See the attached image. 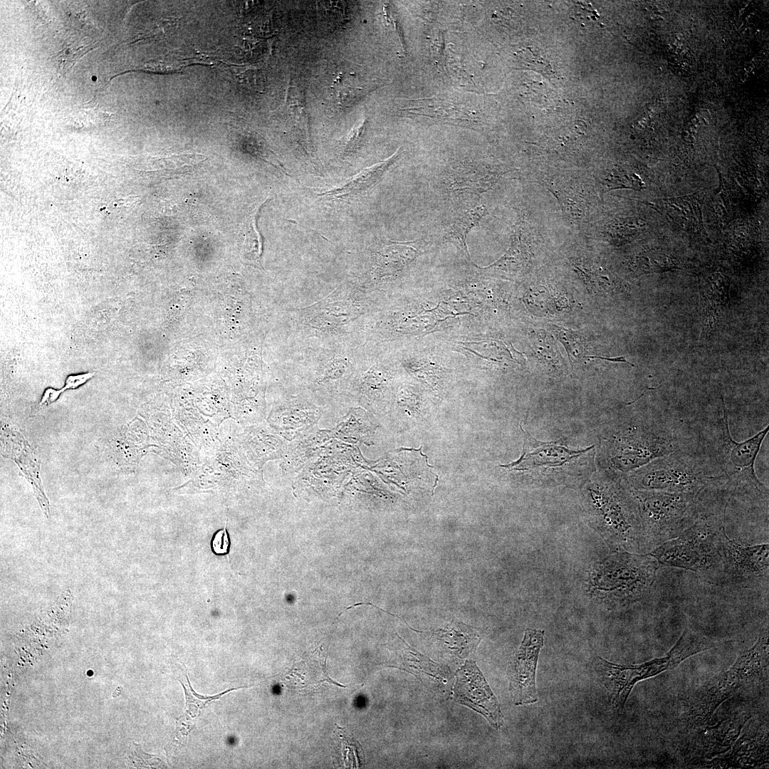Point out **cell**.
Here are the masks:
<instances>
[{
	"label": "cell",
	"mask_w": 769,
	"mask_h": 769,
	"mask_svg": "<svg viewBox=\"0 0 769 769\" xmlns=\"http://www.w3.org/2000/svg\"><path fill=\"white\" fill-rule=\"evenodd\" d=\"M595 453V446L572 449L560 441H538L524 431L521 456L502 466L526 474L538 482L577 487L594 471Z\"/></svg>",
	"instance_id": "cell-7"
},
{
	"label": "cell",
	"mask_w": 769,
	"mask_h": 769,
	"mask_svg": "<svg viewBox=\"0 0 769 769\" xmlns=\"http://www.w3.org/2000/svg\"><path fill=\"white\" fill-rule=\"evenodd\" d=\"M405 111L409 114L426 116L439 122L455 125L474 127L476 122L474 117L467 112L439 100H422L415 102L413 106Z\"/></svg>",
	"instance_id": "cell-22"
},
{
	"label": "cell",
	"mask_w": 769,
	"mask_h": 769,
	"mask_svg": "<svg viewBox=\"0 0 769 769\" xmlns=\"http://www.w3.org/2000/svg\"><path fill=\"white\" fill-rule=\"evenodd\" d=\"M717 642L686 624L681 637L663 657L641 664H617L595 656L592 661L596 674L605 686L610 701L619 713L634 685L642 680L673 669L685 659L716 646Z\"/></svg>",
	"instance_id": "cell-4"
},
{
	"label": "cell",
	"mask_w": 769,
	"mask_h": 769,
	"mask_svg": "<svg viewBox=\"0 0 769 769\" xmlns=\"http://www.w3.org/2000/svg\"><path fill=\"white\" fill-rule=\"evenodd\" d=\"M372 308L368 291L355 282H344L319 301L291 313L295 343L360 338L364 318Z\"/></svg>",
	"instance_id": "cell-3"
},
{
	"label": "cell",
	"mask_w": 769,
	"mask_h": 769,
	"mask_svg": "<svg viewBox=\"0 0 769 769\" xmlns=\"http://www.w3.org/2000/svg\"><path fill=\"white\" fill-rule=\"evenodd\" d=\"M768 630H763L755 644L744 651L733 665L699 689L689 699L686 716L695 724L708 721L716 708L743 684L760 676L768 664Z\"/></svg>",
	"instance_id": "cell-11"
},
{
	"label": "cell",
	"mask_w": 769,
	"mask_h": 769,
	"mask_svg": "<svg viewBox=\"0 0 769 769\" xmlns=\"http://www.w3.org/2000/svg\"><path fill=\"white\" fill-rule=\"evenodd\" d=\"M724 571L721 582L749 587L764 580L769 572V545H745L731 540L726 530L722 534Z\"/></svg>",
	"instance_id": "cell-14"
},
{
	"label": "cell",
	"mask_w": 769,
	"mask_h": 769,
	"mask_svg": "<svg viewBox=\"0 0 769 769\" xmlns=\"http://www.w3.org/2000/svg\"><path fill=\"white\" fill-rule=\"evenodd\" d=\"M61 393H63L61 389H56L51 387H48L44 391L39 404L41 406H43L55 402Z\"/></svg>",
	"instance_id": "cell-29"
},
{
	"label": "cell",
	"mask_w": 769,
	"mask_h": 769,
	"mask_svg": "<svg viewBox=\"0 0 769 769\" xmlns=\"http://www.w3.org/2000/svg\"><path fill=\"white\" fill-rule=\"evenodd\" d=\"M455 700L483 715L496 730L503 726L500 704L480 669L473 661H466L456 673Z\"/></svg>",
	"instance_id": "cell-15"
},
{
	"label": "cell",
	"mask_w": 769,
	"mask_h": 769,
	"mask_svg": "<svg viewBox=\"0 0 769 769\" xmlns=\"http://www.w3.org/2000/svg\"><path fill=\"white\" fill-rule=\"evenodd\" d=\"M595 508L610 545L647 552L638 502L625 475L604 472L595 483Z\"/></svg>",
	"instance_id": "cell-6"
},
{
	"label": "cell",
	"mask_w": 769,
	"mask_h": 769,
	"mask_svg": "<svg viewBox=\"0 0 769 769\" xmlns=\"http://www.w3.org/2000/svg\"><path fill=\"white\" fill-rule=\"evenodd\" d=\"M473 195L463 194L464 198H459L451 206L441 223L443 240L454 244L468 260L470 256L466 245L467 235L488 214L485 205L479 204Z\"/></svg>",
	"instance_id": "cell-16"
},
{
	"label": "cell",
	"mask_w": 769,
	"mask_h": 769,
	"mask_svg": "<svg viewBox=\"0 0 769 769\" xmlns=\"http://www.w3.org/2000/svg\"><path fill=\"white\" fill-rule=\"evenodd\" d=\"M295 344L297 390L308 393L320 407L347 402L362 362V340L349 336Z\"/></svg>",
	"instance_id": "cell-1"
},
{
	"label": "cell",
	"mask_w": 769,
	"mask_h": 769,
	"mask_svg": "<svg viewBox=\"0 0 769 769\" xmlns=\"http://www.w3.org/2000/svg\"><path fill=\"white\" fill-rule=\"evenodd\" d=\"M768 429L767 426L746 440L735 441L729 429L728 414L723 404V414L713 441V456L710 458L722 475L732 496L768 501V489L756 475L755 461Z\"/></svg>",
	"instance_id": "cell-9"
},
{
	"label": "cell",
	"mask_w": 769,
	"mask_h": 769,
	"mask_svg": "<svg viewBox=\"0 0 769 769\" xmlns=\"http://www.w3.org/2000/svg\"><path fill=\"white\" fill-rule=\"evenodd\" d=\"M544 637L543 629H527L520 645L509 661L507 670L509 691L516 706L538 701L535 675Z\"/></svg>",
	"instance_id": "cell-13"
},
{
	"label": "cell",
	"mask_w": 769,
	"mask_h": 769,
	"mask_svg": "<svg viewBox=\"0 0 769 769\" xmlns=\"http://www.w3.org/2000/svg\"><path fill=\"white\" fill-rule=\"evenodd\" d=\"M85 49L86 48H84L83 46H80L77 48L69 47L63 49L59 53L58 64L61 72L66 73L70 69L76 61V59L82 56Z\"/></svg>",
	"instance_id": "cell-26"
},
{
	"label": "cell",
	"mask_w": 769,
	"mask_h": 769,
	"mask_svg": "<svg viewBox=\"0 0 769 769\" xmlns=\"http://www.w3.org/2000/svg\"><path fill=\"white\" fill-rule=\"evenodd\" d=\"M336 733L335 736L339 738V741L342 743L339 752L341 755L340 757L344 761L343 764L347 767V765H352V755H355L359 760L361 765L365 763V757L360 755L357 753L364 754L363 750L359 743V742L353 737L352 735L349 734L345 728H341L337 726ZM348 767V766H347Z\"/></svg>",
	"instance_id": "cell-24"
},
{
	"label": "cell",
	"mask_w": 769,
	"mask_h": 769,
	"mask_svg": "<svg viewBox=\"0 0 769 769\" xmlns=\"http://www.w3.org/2000/svg\"><path fill=\"white\" fill-rule=\"evenodd\" d=\"M367 124L366 119L356 124L342 140L341 150L344 155H352L360 149L363 142Z\"/></svg>",
	"instance_id": "cell-25"
},
{
	"label": "cell",
	"mask_w": 769,
	"mask_h": 769,
	"mask_svg": "<svg viewBox=\"0 0 769 769\" xmlns=\"http://www.w3.org/2000/svg\"><path fill=\"white\" fill-rule=\"evenodd\" d=\"M731 497L724 489L707 493L696 521L649 554L660 565L694 571L721 582L724 571L721 538Z\"/></svg>",
	"instance_id": "cell-2"
},
{
	"label": "cell",
	"mask_w": 769,
	"mask_h": 769,
	"mask_svg": "<svg viewBox=\"0 0 769 769\" xmlns=\"http://www.w3.org/2000/svg\"><path fill=\"white\" fill-rule=\"evenodd\" d=\"M525 260L520 234L516 231L512 238L511 244L497 262L486 268H481L490 273L515 274L520 271Z\"/></svg>",
	"instance_id": "cell-23"
},
{
	"label": "cell",
	"mask_w": 769,
	"mask_h": 769,
	"mask_svg": "<svg viewBox=\"0 0 769 769\" xmlns=\"http://www.w3.org/2000/svg\"><path fill=\"white\" fill-rule=\"evenodd\" d=\"M503 173L474 161L464 162L449 169L443 177V184L449 192L476 194L491 189Z\"/></svg>",
	"instance_id": "cell-17"
},
{
	"label": "cell",
	"mask_w": 769,
	"mask_h": 769,
	"mask_svg": "<svg viewBox=\"0 0 769 769\" xmlns=\"http://www.w3.org/2000/svg\"><path fill=\"white\" fill-rule=\"evenodd\" d=\"M625 476L635 491L699 494L708 487L726 485L710 456L684 449L656 459Z\"/></svg>",
	"instance_id": "cell-5"
},
{
	"label": "cell",
	"mask_w": 769,
	"mask_h": 769,
	"mask_svg": "<svg viewBox=\"0 0 769 769\" xmlns=\"http://www.w3.org/2000/svg\"><path fill=\"white\" fill-rule=\"evenodd\" d=\"M633 491L649 552L690 527L697 519L704 498L703 491L699 494Z\"/></svg>",
	"instance_id": "cell-10"
},
{
	"label": "cell",
	"mask_w": 769,
	"mask_h": 769,
	"mask_svg": "<svg viewBox=\"0 0 769 769\" xmlns=\"http://www.w3.org/2000/svg\"><path fill=\"white\" fill-rule=\"evenodd\" d=\"M10 426L4 429V454L12 459L31 484L34 495L46 518H49V502L39 476V465L26 440Z\"/></svg>",
	"instance_id": "cell-18"
},
{
	"label": "cell",
	"mask_w": 769,
	"mask_h": 769,
	"mask_svg": "<svg viewBox=\"0 0 769 769\" xmlns=\"http://www.w3.org/2000/svg\"><path fill=\"white\" fill-rule=\"evenodd\" d=\"M230 540L226 529H221L214 533L211 541V547L216 555H225L229 553Z\"/></svg>",
	"instance_id": "cell-27"
},
{
	"label": "cell",
	"mask_w": 769,
	"mask_h": 769,
	"mask_svg": "<svg viewBox=\"0 0 769 769\" xmlns=\"http://www.w3.org/2000/svg\"><path fill=\"white\" fill-rule=\"evenodd\" d=\"M402 151L399 149L389 158L362 169L342 184L319 194L318 196L326 200H347L363 194L380 181L384 174L400 157Z\"/></svg>",
	"instance_id": "cell-19"
},
{
	"label": "cell",
	"mask_w": 769,
	"mask_h": 769,
	"mask_svg": "<svg viewBox=\"0 0 769 769\" xmlns=\"http://www.w3.org/2000/svg\"><path fill=\"white\" fill-rule=\"evenodd\" d=\"M659 567L649 553L612 558L605 568L607 605L617 608L643 597L652 588Z\"/></svg>",
	"instance_id": "cell-12"
},
{
	"label": "cell",
	"mask_w": 769,
	"mask_h": 769,
	"mask_svg": "<svg viewBox=\"0 0 769 769\" xmlns=\"http://www.w3.org/2000/svg\"><path fill=\"white\" fill-rule=\"evenodd\" d=\"M611 470L624 473L682 449L681 439L663 421L652 417L619 425L607 441Z\"/></svg>",
	"instance_id": "cell-8"
},
{
	"label": "cell",
	"mask_w": 769,
	"mask_h": 769,
	"mask_svg": "<svg viewBox=\"0 0 769 769\" xmlns=\"http://www.w3.org/2000/svg\"><path fill=\"white\" fill-rule=\"evenodd\" d=\"M95 372H89L79 374L69 375L66 380L65 384L61 388L62 392L68 389H74L78 388L80 386L84 384L88 380H90L94 375Z\"/></svg>",
	"instance_id": "cell-28"
},
{
	"label": "cell",
	"mask_w": 769,
	"mask_h": 769,
	"mask_svg": "<svg viewBox=\"0 0 769 769\" xmlns=\"http://www.w3.org/2000/svg\"><path fill=\"white\" fill-rule=\"evenodd\" d=\"M412 242H392L376 252L372 274L375 279L394 276L403 271L419 252Z\"/></svg>",
	"instance_id": "cell-21"
},
{
	"label": "cell",
	"mask_w": 769,
	"mask_h": 769,
	"mask_svg": "<svg viewBox=\"0 0 769 769\" xmlns=\"http://www.w3.org/2000/svg\"><path fill=\"white\" fill-rule=\"evenodd\" d=\"M182 684L186 698L185 711L183 714L176 719V731L174 739L169 746L175 750L186 743L189 732L193 729L202 710L210 702L219 699L224 694L242 687L233 688L221 694L212 696H204L197 694L192 688L189 679L186 681L182 679Z\"/></svg>",
	"instance_id": "cell-20"
}]
</instances>
